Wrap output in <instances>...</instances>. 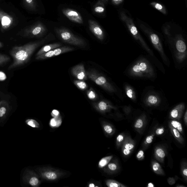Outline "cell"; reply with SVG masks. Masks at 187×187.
Returning a JSON list of instances; mask_svg holds the SVG:
<instances>
[{
  "label": "cell",
  "mask_w": 187,
  "mask_h": 187,
  "mask_svg": "<svg viewBox=\"0 0 187 187\" xmlns=\"http://www.w3.org/2000/svg\"><path fill=\"white\" fill-rule=\"evenodd\" d=\"M46 39L28 43L21 46H15L10 51L13 59V63L8 68L9 70L23 65L29 61L32 54L37 48L45 42Z\"/></svg>",
  "instance_id": "obj_1"
},
{
  "label": "cell",
  "mask_w": 187,
  "mask_h": 187,
  "mask_svg": "<svg viewBox=\"0 0 187 187\" xmlns=\"http://www.w3.org/2000/svg\"><path fill=\"white\" fill-rule=\"evenodd\" d=\"M127 74L134 78L152 79L155 77V72L153 67L147 60L144 58L136 60L129 67Z\"/></svg>",
  "instance_id": "obj_2"
},
{
  "label": "cell",
  "mask_w": 187,
  "mask_h": 187,
  "mask_svg": "<svg viewBox=\"0 0 187 187\" xmlns=\"http://www.w3.org/2000/svg\"><path fill=\"white\" fill-rule=\"evenodd\" d=\"M55 31L60 39L65 43L80 47H83L85 45L84 40L74 35L67 29L57 28Z\"/></svg>",
  "instance_id": "obj_3"
},
{
  "label": "cell",
  "mask_w": 187,
  "mask_h": 187,
  "mask_svg": "<svg viewBox=\"0 0 187 187\" xmlns=\"http://www.w3.org/2000/svg\"><path fill=\"white\" fill-rule=\"evenodd\" d=\"M86 73L88 78L108 92L111 93L117 92V89L114 86L111 84L104 77L95 70L91 69L86 72Z\"/></svg>",
  "instance_id": "obj_4"
},
{
  "label": "cell",
  "mask_w": 187,
  "mask_h": 187,
  "mask_svg": "<svg viewBox=\"0 0 187 187\" xmlns=\"http://www.w3.org/2000/svg\"><path fill=\"white\" fill-rule=\"evenodd\" d=\"M47 31V28L41 22H38L26 29L24 36L28 38H38L42 36Z\"/></svg>",
  "instance_id": "obj_5"
},
{
  "label": "cell",
  "mask_w": 187,
  "mask_h": 187,
  "mask_svg": "<svg viewBox=\"0 0 187 187\" xmlns=\"http://www.w3.org/2000/svg\"><path fill=\"white\" fill-rule=\"evenodd\" d=\"M74 48L67 46L61 47H58L53 50L49 51L45 53L37 56L36 59L37 60H43L47 58H52V57L57 56L61 54L72 51L74 50Z\"/></svg>",
  "instance_id": "obj_6"
},
{
  "label": "cell",
  "mask_w": 187,
  "mask_h": 187,
  "mask_svg": "<svg viewBox=\"0 0 187 187\" xmlns=\"http://www.w3.org/2000/svg\"><path fill=\"white\" fill-rule=\"evenodd\" d=\"M63 14L71 21L78 24H83V20L81 14L74 9L64 8L62 10Z\"/></svg>",
  "instance_id": "obj_7"
},
{
  "label": "cell",
  "mask_w": 187,
  "mask_h": 187,
  "mask_svg": "<svg viewBox=\"0 0 187 187\" xmlns=\"http://www.w3.org/2000/svg\"><path fill=\"white\" fill-rule=\"evenodd\" d=\"M135 141L131 137L126 136L121 146L122 152L124 157H128L132 154L135 148Z\"/></svg>",
  "instance_id": "obj_8"
},
{
  "label": "cell",
  "mask_w": 187,
  "mask_h": 187,
  "mask_svg": "<svg viewBox=\"0 0 187 187\" xmlns=\"http://www.w3.org/2000/svg\"><path fill=\"white\" fill-rule=\"evenodd\" d=\"M22 179L25 183L33 187L38 186L40 181L37 176L32 171L26 170L23 174Z\"/></svg>",
  "instance_id": "obj_9"
},
{
  "label": "cell",
  "mask_w": 187,
  "mask_h": 187,
  "mask_svg": "<svg viewBox=\"0 0 187 187\" xmlns=\"http://www.w3.org/2000/svg\"><path fill=\"white\" fill-rule=\"evenodd\" d=\"M88 24L90 30L94 35L98 39L103 40L104 38L103 31L96 22L93 20L89 19L88 21Z\"/></svg>",
  "instance_id": "obj_10"
},
{
  "label": "cell",
  "mask_w": 187,
  "mask_h": 187,
  "mask_svg": "<svg viewBox=\"0 0 187 187\" xmlns=\"http://www.w3.org/2000/svg\"><path fill=\"white\" fill-rule=\"evenodd\" d=\"M185 108V105L184 103L177 105L171 111L169 118L171 120H180L182 118Z\"/></svg>",
  "instance_id": "obj_11"
},
{
  "label": "cell",
  "mask_w": 187,
  "mask_h": 187,
  "mask_svg": "<svg viewBox=\"0 0 187 187\" xmlns=\"http://www.w3.org/2000/svg\"><path fill=\"white\" fill-rule=\"evenodd\" d=\"M71 73L79 80H85L87 79V73L83 64H79L74 66L72 68Z\"/></svg>",
  "instance_id": "obj_12"
},
{
  "label": "cell",
  "mask_w": 187,
  "mask_h": 187,
  "mask_svg": "<svg viewBox=\"0 0 187 187\" xmlns=\"http://www.w3.org/2000/svg\"><path fill=\"white\" fill-rule=\"evenodd\" d=\"M0 19L2 30H6L9 28L13 24V18L9 14L5 13L0 9Z\"/></svg>",
  "instance_id": "obj_13"
},
{
  "label": "cell",
  "mask_w": 187,
  "mask_h": 187,
  "mask_svg": "<svg viewBox=\"0 0 187 187\" xmlns=\"http://www.w3.org/2000/svg\"><path fill=\"white\" fill-rule=\"evenodd\" d=\"M146 116L145 114H143L137 118L134 122V129L139 134H142L143 133L146 126Z\"/></svg>",
  "instance_id": "obj_14"
},
{
  "label": "cell",
  "mask_w": 187,
  "mask_h": 187,
  "mask_svg": "<svg viewBox=\"0 0 187 187\" xmlns=\"http://www.w3.org/2000/svg\"><path fill=\"white\" fill-rule=\"evenodd\" d=\"M161 99L158 95L154 94H149L147 96L144 103L149 107H156L160 105Z\"/></svg>",
  "instance_id": "obj_15"
},
{
  "label": "cell",
  "mask_w": 187,
  "mask_h": 187,
  "mask_svg": "<svg viewBox=\"0 0 187 187\" xmlns=\"http://www.w3.org/2000/svg\"><path fill=\"white\" fill-rule=\"evenodd\" d=\"M175 49L177 51L178 58L180 57V59H181H181H183L187 53L186 46L184 42L181 40L177 41L175 44Z\"/></svg>",
  "instance_id": "obj_16"
},
{
  "label": "cell",
  "mask_w": 187,
  "mask_h": 187,
  "mask_svg": "<svg viewBox=\"0 0 187 187\" xmlns=\"http://www.w3.org/2000/svg\"><path fill=\"white\" fill-rule=\"evenodd\" d=\"M167 155L166 149L162 146H157L155 148V158L160 163H163Z\"/></svg>",
  "instance_id": "obj_17"
},
{
  "label": "cell",
  "mask_w": 187,
  "mask_h": 187,
  "mask_svg": "<svg viewBox=\"0 0 187 187\" xmlns=\"http://www.w3.org/2000/svg\"><path fill=\"white\" fill-rule=\"evenodd\" d=\"M10 107L9 103L5 100L0 101V122H2L7 116Z\"/></svg>",
  "instance_id": "obj_18"
},
{
  "label": "cell",
  "mask_w": 187,
  "mask_h": 187,
  "mask_svg": "<svg viewBox=\"0 0 187 187\" xmlns=\"http://www.w3.org/2000/svg\"><path fill=\"white\" fill-rule=\"evenodd\" d=\"M61 45L62 44L61 43H55L44 46L38 51L36 54V56H38L49 52V51L53 50V49L60 47Z\"/></svg>",
  "instance_id": "obj_19"
},
{
  "label": "cell",
  "mask_w": 187,
  "mask_h": 187,
  "mask_svg": "<svg viewBox=\"0 0 187 187\" xmlns=\"http://www.w3.org/2000/svg\"><path fill=\"white\" fill-rule=\"evenodd\" d=\"M168 126H169V129L171 133L172 134L174 138L181 144H183L184 143V139L182 137L180 133L177 129L173 127L169 123H168Z\"/></svg>",
  "instance_id": "obj_20"
},
{
  "label": "cell",
  "mask_w": 187,
  "mask_h": 187,
  "mask_svg": "<svg viewBox=\"0 0 187 187\" xmlns=\"http://www.w3.org/2000/svg\"><path fill=\"white\" fill-rule=\"evenodd\" d=\"M151 168L152 171L155 174L160 175H165V174L161 166L158 162L155 160H153L151 162Z\"/></svg>",
  "instance_id": "obj_21"
},
{
  "label": "cell",
  "mask_w": 187,
  "mask_h": 187,
  "mask_svg": "<svg viewBox=\"0 0 187 187\" xmlns=\"http://www.w3.org/2000/svg\"><path fill=\"white\" fill-rule=\"evenodd\" d=\"M97 108L102 112H106L112 108L114 109V107L111 105L108 102L104 100H102L99 102L97 103Z\"/></svg>",
  "instance_id": "obj_22"
},
{
  "label": "cell",
  "mask_w": 187,
  "mask_h": 187,
  "mask_svg": "<svg viewBox=\"0 0 187 187\" xmlns=\"http://www.w3.org/2000/svg\"><path fill=\"white\" fill-rule=\"evenodd\" d=\"M125 90L128 97L130 98L133 101H135L136 100V96L134 89L129 86H125Z\"/></svg>",
  "instance_id": "obj_23"
},
{
  "label": "cell",
  "mask_w": 187,
  "mask_h": 187,
  "mask_svg": "<svg viewBox=\"0 0 187 187\" xmlns=\"http://www.w3.org/2000/svg\"><path fill=\"white\" fill-rule=\"evenodd\" d=\"M155 131H153L151 134L147 136L145 139L144 142H143V147L144 148V149H146L153 142L154 140L155 136Z\"/></svg>",
  "instance_id": "obj_24"
},
{
  "label": "cell",
  "mask_w": 187,
  "mask_h": 187,
  "mask_svg": "<svg viewBox=\"0 0 187 187\" xmlns=\"http://www.w3.org/2000/svg\"><path fill=\"white\" fill-rule=\"evenodd\" d=\"M107 168L112 173L117 172L120 169L119 164L117 161L108 163Z\"/></svg>",
  "instance_id": "obj_25"
},
{
  "label": "cell",
  "mask_w": 187,
  "mask_h": 187,
  "mask_svg": "<svg viewBox=\"0 0 187 187\" xmlns=\"http://www.w3.org/2000/svg\"><path fill=\"white\" fill-rule=\"evenodd\" d=\"M181 173L185 182L187 181V163L186 160H183L181 163Z\"/></svg>",
  "instance_id": "obj_26"
},
{
  "label": "cell",
  "mask_w": 187,
  "mask_h": 187,
  "mask_svg": "<svg viewBox=\"0 0 187 187\" xmlns=\"http://www.w3.org/2000/svg\"><path fill=\"white\" fill-rule=\"evenodd\" d=\"M168 123H169L173 127L177 129L181 134H183V128L182 125L178 121L172 120L170 121Z\"/></svg>",
  "instance_id": "obj_27"
},
{
  "label": "cell",
  "mask_w": 187,
  "mask_h": 187,
  "mask_svg": "<svg viewBox=\"0 0 187 187\" xmlns=\"http://www.w3.org/2000/svg\"><path fill=\"white\" fill-rule=\"evenodd\" d=\"M113 157V156L111 155L103 157L100 160L98 163V167L100 168H103L107 166Z\"/></svg>",
  "instance_id": "obj_28"
},
{
  "label": "cell",
  "mask_w": 187,
  "mask_h": 187,
  "mask_svg": "<svg viewBox=\"0 0 187 187\" xmlns=\"http://www.w3.org/2000/svg\"><path fill=\"white\" fill-rule=\"evenodd\" d=\"M42 175L46 178L50 180H55L58 177V175L56 173L53 171H46L42 173Z\"/></svg>",
  "instance_id": "obj_29"
},
{
  "label": "cell",
  "mask_w": 187,
  "mask_h": 187,
  "mask_svg": "<svg viewBox=\"0 0 187 187\" xmlns=\"http://www.w3.org/2000/svg\"><path fill=\"white\" fill-rule=\"evenodd\" d=\"M106 185L109 187H126L123 184L120 183L116 181L109 180L106 181Z\"/></svg>",
  "instance_id": "obj_30"
},
{
  "label": "cell",
  "mask_w": 187,
  "mask_h": 187,
  "mask_svg": "<svg viewBox=\"0 0 187 187\" xmlns=\"http://www.w3.org/2000/svg\"><path fill=\"white\" fill-rule=\"evenodd\" d=\"M74 83L78 89L82 90H85L88 87L87 84L83 80H75Z\"/></svg>",
  "instance_id": "obj_31"
},
{
  "label": "cell",
  "mask_w": 187,
  "mask_h": 187,
  "mask_svg": "<svg viewBox=\"0 0 187 187\" xmlns=\"http://www.w3.org/2000/svg\"><path fill=\"white\" fill-rule=\"evenodd\" d=\"M126 137V134L123 133L120 134L117 136L116 138V141L117 147L119 148L121 147L122 145L123 144V142H124Z\"/></svg>",
  "instance_id": "obj_32"
},
{
  "label": "cell",
  "mask_w": 187,
  "mask_h": 187,
  "mask_svg": "<svg viewBox=\"0 0 187 187\" xmlns=\"http://www.w3.org/2000/svg\"><path fill=\"white\" fill-rule=\"evenodd\" d=\"M103 129L105 132L108 135H113L115 132V129L113 126L111 125L107 124L103 126Z\"/></svg>",
  "instance_id": "obj_33"
},
{
  "label": "cell",
  "mask_w": 187,
  "mask_h": 187,
  "mask_svg": "<svg viewBox=\"0 0 187 187\" xmlns=\"http://www.w3.org/2000/svg\"><path fill=\"white\" fill-rule=\"evenodd\" d=\"M25 123L28 126L33 128H38L40 126L38 122L32 119H27L25 121Z\"/></svg>",
  "instance_id": "obj_34"
},
{
  "label": "cell",
  "mask_w": 187,
  "mask_h": 187,
  "mask_svg": "<svg viewBox=\"0 0 187 187\" xmlns=\"http://www.w3.org/2000/svg\"><path fill=\"white\" fill-rule=\"evenodd\" d=\"M87 94L88 98L91 100H95L98 97L97 94L92 88L87 91Z\"/></svg>",
  "instance_id": "obj_35"
},
{
  "label": "cell",
  "mask_w": 187,
  "mask_h": 187,
  "mask_svg": "<svg viewBox=\"0 0 187 187\" xmlns=\"http://www.w3.org/2000/svg\"><path fill=\"white\" fill-rule=\"evenodd\" d=\"M10 57L4 54H0V66L6 64L10 61Z\"/></svg>",
  "instance_id": "obj_36"
},
{
  "label": "cell",
  "mask_w": 187,
  "mask_h": 187,
  "mask_svg": "<svg viewBox=\"0 0 187 187\" xmlns=\"http://www.w3.org/2000/svg\"><path fill=\"white\" fill-rule=\"evenodd\" d=\"M24 1L28 7L33 10H35L36 7L35 0H24Z\"/></svg>",
  "instance_id": "obj_37"
},
{
  "label": "cell",
  "mask_w": 187,
  "mask_h": 187,
  "mask_svg": "<svg viewBox=\"0 0 187 187\" xmlns=\"http://www.w3.org/2000/svg\"><path fill=\"white\" fill-rule=\"evenodd\" d=\"M97 4L94 6V10L96 13H101L104 12L105 9L102 6L100 5L99 4Z\"/></svg>",
  "instance_id": "obj_38"
},
{
  "label": "cell",
  "mask_w": 187,
  "mask_h": 187,
  "mask_svg": "<svg viewBox=\"0 0 187 187\" xmlns=\"http://www.w3.org/2000/svg\"><path fill=\"white\" fill-rule=\"evenodd\" d=\"M61 123V122H60V120L56 121V119L55 118L51 119L50 123L51 126L52 127H57V126H59Z\"/></svg>",
  "instance_id": "obj_39"
},
{
  "label": "cell",
  "mask_w": 187,
  "mask_h": 187,
  "mask_svg": "<svg viewBox=\"0 0 187 187\" xmlns=\"http://www.w3.org/2000/svg\"><path fill=\"white\" fill-rule=\"evenodd\" d=\"M144 152L143 150H140L136 155V157L137 160H142L144 158Z\"/></svg>",
  "instance_id": "obj_40"
},
{
  "label": "cell",
  "mask_w": 187,
  "mask_h": 187,
  "mask_svg": "<svg viewBox=\"0 0 187 187\" xmlns=\"http://www.w3.org/2000/svg\"><path fill=\"white\" fill-rule=\"evenodd\" d=\"M165 128L163 127H158L155 131V134L157 136H160L163 134L165 132Z\"/></svg>",
  "instance_id": "obj_41"
},
{
  "label": "cell",
  "mask_w": 187,
  "mask_h": 187,
  "mask_svg": "<svg viewBox=\"0 0 187 187\" xmlns=\"http://www.w3.org/2000/svg\"><path fill=\"white\" fill-rule=\"evenodd\" d=\"M177 178H176L170 177L168 179V182L170 185H173L176 183V181L177 180Z\"/></svg>",
  "instance_id": "obj_42"
},
{
  "label": "cell",
  "mask_w": 187,
  "mask_h": 187,
  "mask_svg": "<svg viewBox=\"0 0 187 187\" xmlns=\"http://www.w3.org/2000/svg\"><path fill=\"white\" fill-rule=\"evenodd\" d=\"M7 78L6 75L4 72L0 71V81H4Z\"/></svg>",
  "instance_id": "obj_43"
},
{
  "label": "cell",
  "mask_w": 187,
  "mask_h": 187,
  "mask_svg": "<svg viewBox=\"0 0 187 187\" xmlns=\"http://www.w3.org/2000/svg\"><path fill=\"white\" fill-rule=\"evenodd\" d=\"M60 113L59 111L56 110L54 109L52 111L51 113V115L52 116L56 118L59 115Z\"/></svg>",
  "instance_id": "obj_44"
},
{
  "label": "cell",
  "mask_w": 187,
  "mask_h": 187,
  "mask_svg": "<svg viewBox=\"0 0 187 187\" xmlns=\"http://www.w3.org/2000/svg\"><path fill=\"white\" fill-rule=\"evenodd\" d=\"M123 111L126 114H129L131 112V108L129 107L126 106L123 108Z\"/></svg>",
  "instance_id": "obj_45"
},
{
  "label": "cell",
  "mask_w": 187,
  "mask_h": 187,
  "mask_svg": "<svg viewBox=\"0 0 187 187\" xmlns=\"http://www.w3.org/2000/svg\"><path fill=\"white\" fill-rule=\"evenodd\" d=\"M131 33L134 35H136L137 34V30L136 28L134 27H133L131 29Z\"/></svg>",
  "instance_id": "obj_46"
},
{
  "label": "cell",
  "mask_w": 187,
  "mask_h": 187,
  "mask_svg": "<svg viewBox=\"0 0 187 187\" xmlns=\"http://www.w3.org/2000/svg\"><path fill=\"white\" fill-rule=\"evenodd\" d=\"M184 121L186 126H187V110L185 111L184 116Z\"/></svg>",
  "instance_id": "obj_47"
},
{
  "label": "cell",
  "mask_w": 187,
  "mask_h": 187,
  "mask_svg": "<svg viewBox=\"0 0 187 187\" xmlns=\"http://www.w3.org/2000/svg\"><path fill=\"white\" fill-rule=\"evenodd\" d=\"M155 7L156 9H158V10H161V9H162V6L160 4H156Z\"/></svg>",
  "instance_id": "obj_48"
},
{
  "label": "cell",
  "mask_w": 187,
  "mask_h": 187,
  "mask_svg": "<svg viewBox=\"0 0 187 187\" xmlns=\"http://www.w3.org/2000/svg\"><path fill=\"white\" fill-rule=\"evenodd\" d=\"M147 186L148 187H154V185L152 183H150L148 184Z\"/></svg>",
  "instance_id": "obj_49"
},
{
  "label": "cell",
  "mask_w": 187,
  "mask_h": 187,
  "mask_svg": "<svg viewBox=\"0 0 187 187\" xmlns=\"http://www.w3.org/2000/svg\"><path fill=\"white\" fill-rule=\"evenodd\" d=\"M176 187H186V186H184L183 185H181L180 184H178L176 185Z\"/></svg>",
  "instance_id": "obj_50"
},
{
  "label": "cell",
  "mask_w": 187,
  "mask_h": 187,
  "mask_svg": "<svg viewBox=\"0 0 187 187\" xmlns=\"http://www.w3.org/2000/svg\"><path fill=\"white\" fill-rule=\"evenodd\" d=\"M89 187H95V185L93 183H91L89 185Z\"/></svg>",
  "instance_id": "obj_51"
},
{
  "label": "cell",
  "mask_w": 187,
  "mask_h": 187,
  "mask_svg": "<svg viewBox=\"0 0 187 187\" xmlns=\"http://www.w3.org/2000/svg\"><path fill=\"white\" fill-rule=\"evenodd\" d=\"M3 47V44L2 43H1V42H0V48H1Z\"/></svg>",
  "instance_id": "obj_52"
},
{
  "label": "cell",
  "mask_w": 187,
  "mask_h": 187,
  "mask_svg": "<svg viewBox=\"0 0 187 187\" xmlns=\"http://www.w3.org/2000/svg\"><path fill=\"white\" fill-rule=\"evenodd\" d=\"M0 22H1V19H0Z\"/></svg>",
  "instance_id": "obj_53"
},
{
  "label": "cell",
  "mask_w": 187,
  "mask_h": 187,
  "mask_svg": "<svg viewBox=\"0 0 187 187\" xmlns=\"http://www.w3.org/2000/svg\"><path fill=\"white\" fill-rule=\"evenodd\" d=\"M115 1H117V0H115Z\"/></svg>",
  "instance_id": "obj_54"
},
{
  "label": "cell",
  "mask_w": 187,
  "mask_h": 187,
  "mask_svg": "<svg viewBox=\"0 0 187 187\" xmlns=\"http://www.w3.org/2000/svg\"><path fill=\"white\" fill-rule=\"evenodd\" d=\"M0 1H1V0H0Z\"/></svg>",
  "instance_id": "obj_55"
}]
</instances>
